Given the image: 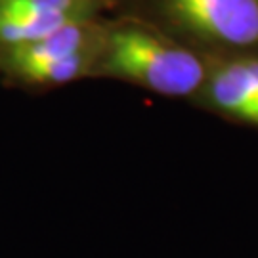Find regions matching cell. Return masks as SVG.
<instances>
[{"instance_id": "cell-1", "label": "cell", "mask_w": 258, "mask_h": 258, "mask_svg": "<svg viewBox=\"0 0 258 258\" xmlns=\"http://www.w3.org/2000/svg\"><path fill=\"white\" fill-rule=\"evenodd\" d=\"M105 69L166 96H187L205 79L197 55L138 29H122L111 35Z\"/></svg>"}, {"instance_id": "cell-6", "label": "cell", "mask_w": 258, "mask_h": 258, "mask_svg": "<svg viewBox=\"0 0 258 258\" xmlns=\"http://www.w3.org/2000/svg\"><path fill=\"white\" fill-rule=\"evenodd\" d=\"M90 63V54L84 50L79 54L50 59V61H21L12 63L21 77H25L33 83H67L73 81L86 69Z\"/></svg>"}, {"instance_id": "cell-4", "label": "cell", "mask_w": 258, "mask_h": 258, "mask_svg": "<svg viewBox=\"0 0 258 258\" xmlns=\"http://www.w3.org/2000/svg\"><path fill=\"white\" fill-rule=\"evenodd\" d=\"M86 42H88V31L81 23V19H75L71 23L63 25L61 29H57L52 35L37 40V42L12 48V63L50 61V59L67 57V55L84 52Z\"/></svg>"}, {"instance_id": "cell-3", "label": "cell", "mask_w": 258, "mask_h": 258, "mask_svg": "<svg viewBox=\"0 0 258 258\" xmlns=\"http://www.w3.org/2000/svg\"><path fill=\"white\" fill-rule=\"evenodd\" d=\"M211 96L222 111L258 124V92L247 63H233L220 69L212 79Z\"/></svg>"}, {"instance_id": "cell-5", "label": "cell", "mask_w": 258, "mask_h": 258, "mask_svg": "<svg viewBox=\"0 0 258 258\" xmlns=\"http://www.w3.org/2000/svg\"><path fill=\"white\" fill-rule=\"evenodd\" d=\"M75 19H79L75 12L63 16H29L0 8V42L12 48L25 46L52 35Z\"/></svg>"}, {"instance_id": "cell-2", "label": "cell", "mask_w": 258, "mask_h": 258, "mask_svg": "<svg viewBox=\"0 0 258 258\" xmlns=\"http://www.w3.org/2000/svg\"><path fill=\"white\" fill-rule=\"evenodd\" d=\"M176 16L203 37L231 46L258 42V0H168Z\"/></svg>"}, {"instance_id": "cell-7", "label": "cell", "mask_w": 258, "mask_h": 258, "mask_svg": "<svg viewBox=\"0 0 258 258\" xmlns=\"http://www.w3.org/2000/svg\"><path fill=\"white\" fill-rule=\"evenodd\" d=\"M0 8L29 16H63L75 12V0H0Z\"/></svg>"}]
</instances>
